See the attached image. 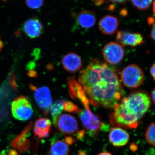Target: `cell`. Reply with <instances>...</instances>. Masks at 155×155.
Wrapping results in <instances>:
<instances>
[{"mask_svg":"<svg viewBox=\"0 0 155 155\" xmlns=\"http://www.w3.org/2000/svg\"><path fill=\"white\" fill-rule=\"evenodd\" d=\"M78 81L95 107L114 108L124 94L118 69L99 59H93L81 70Z\"/></svg>","mask_w":155,"mask_h":155,"instance_id":"obj_1","label":"cell"},{"mask_svg":"<svg viewBox=\"0 0 155 155\" xmlns=\"http://www.w3.org/2000/svg\"><path fill=\"white\" fill-rule=\"evenodd\" d=\"M150 104V98L145 92L138 91L131 93L113 108L114 110L109 116L110 122L115 127L136 128Z\"/></svg>","mask_w":155,"mask_h":155,"instance_id":"obj_2","label":"cell"},{"mask_svg":"<svg viewBox=\"0 0 155 155\" xmlns=\"http://www.w3.org/2000/svg\"><path fill=\"white\" fill-rule=\"evenodd\" d=\"M120 78L126 87L130 89L137 88L144 81V72L137 65L131 64L123 69Z\"/></svg>","mask_w":155,"mask_h":155,"instance_id":"obj_3","label":"cell"},{"mask_svg":"<svg viewBox=\"0 0 155 155\" xmlns=\"http://www.w3.org/2000/svg\"><path fill=\"white\" fill-rule=\"evenodd\" d=\"M84 127L91 136L96 135L100 130L107 128V125L101 122L99 116L92 113L90 109H80L78 113Z\"/></svg>","mask_w":155,"mask_h":155,"instance_id":"obj_4","label":"cell"},{"mask_svg":"<svg viewBox=\"0 0 155 155\" xmlns=\"http://www.w3.org/2000/svg\"><path fill=\"white\" fill-rule=\"evenodd\" d=\"M11 112L14 118L19 121L29 120L32 117L33 108L26 97L20 96L16 98L11 104Z\"/></svg>","mask_w":155,"mask_h":155,"instance_id":"obj_5","label":"cell"},{"mask_svg":"<svg viewBox=\"0 0 155 155\" xmlns=\"http://www.w3.org/2000/svg\"><path fill=\"white\" fill-rule=\"evenodd\" d=\"M103 55L108 64L116 65L123 60L125 51L123 46L121 45L118 43L111 42L104 47Z\"/></svg>","mask_w":155,"mask_h":155,"instance_id":"obj_6","label":"cell"},{"mask_svg":"<svg viewBox=\"0 0 155 155\" xmlns=\"http://www.w3.org/2000/svg\"><path fill=\"white\" fill-rule=\"evenodd\" d=\"M30 87L34 91L35 99L38 105L45 115H48L49 113L50 107L52 104L49 89L46 86L37 87L32 84H30Z\"/></svg>","mask_w":155,"mask_h":155,"instance_id":"obj_7","label":"cell"},{"mask_svg":"<svg viewBox=\"0 0 155 155\" xmlns=\"http://www.w3.org/2000/svg\"><path fill=\"white\" fill-rule=\"evenodd\" d=\"M56 126L61 132L67 135L73 134L78 130L77 120L74 116L68 114H62L59 116Z\"/></svg>","mask_w":155,"mask_h":155,"instance_id":"obj_8","label":"cell"},{"mask_svg":"<svg viewBox=\"0 0 155 155\" xmlns=\"http://www.w3.org/2000/svg\"><path fill=\"white\" fill-rule=\"evenodd\" d=\"M68 81L69 94L71 97L79 100L83 104L85 109H90V102L86 93L80 83L72 77H69Z\"/></svg>","mask_w":155,"mask_h":155,"instance_id":"obj_9","label":"cell"},{"mask_svg":"<svg viewBox=\"0 0 155 155\" xmlns=\"http://www.w3.org/2000/svg\"><path fill=\"white\" fill-rule=\"evenodd\" d=\"M118 43L122 46L135 47L144 43L143 37L140 34L119 31L116 35Z\"/></svg>","mask_w":155,"mask_h":155,"instance_id":"obj_10","label":"cell"},{"mask_svg":"<svg viewBox=\"0 0 155 155\" xmlns=\"http://www.w3.org/2000/svg\"><path fill=\"white\" fill-rule=\"evenodd\" d=\"M61 63L64 69L72 74L79 71L82 67L81 58L75 53L69 52L65 55L62 59Z\"/></svg>","mask_w":155,"mask_h":155,"instance_id":"obj_11","label":"cell"},{"mask_svg":"<svg viewBox=\"0 0 155 155\" xmlns=\"http://www.w3.org/2000/svg\"><path fill=\"white\" fill-rule=\"evenodd\" d=\"M119 25V20L116 17L107 15L100 20L98 26L101 32L103 34L111 35L116 33Z\"/></svg>","mask_w":155,"mask_h":155,"instance_id":"obj_12","label":"cell"},{"mask_svg":"<svg viewBox=\"0 0 155 155\" xmlns=\"http://www.w3.org/2000/svg\"><path fill=\"white\" fill-rule=\"evenodd\" d=\"M109 139L110 142L114 146L122 147L127 144L129 141V135L122 128L114 127L110 130Z\"/></svg>","mask_w":155,"mask_h":155,"instance_id":"obj_13","label":"cell"},{"mask_svg":"<svg viewBox=\"0 0 155 155\" xmlns=\"http://www.w3.org/2000/svg\"><path fill=\"white\" fill-rule=\"evenodd\" d=\"M25 34L31 38H36L43 31V25L37 18H31L25 21L23 26Z\"/></svg>","mask_w":155,"mask_h":155,"instance_id":"obj_14","label":"cell"},{"mask_svg":"<svg viewBox=\"0 0 155 155\" xmlns=\"http://www.w3.org/2000/svg\"><path fill=\"white\" fill-rule=\"evenodd\" d=\"M52 123L49 119L41 118L35 122L33 128L35 135L38 138H46L49 135Z\"/></svg>","mask_w":155,"mask_h":155,"instance_id":"obj_15","label":"cell"},{"mask_svg":"<svg viewBox=\"0 0 155 155\" xmlns=\"http://www.w3.org/2000/svg\"><path fill=\"white\" fill-rule=\"evenodd\" d=\"M96 22L95 14L93 11L84 10L81 11L76 17V22L81 28L90 29L93 27Z\"/></svg>","mask_w":155,"mask_h":155,"instance_id":"obj_16","label":"cell"},{"mask_svg":"<svg viewBox=\"0 0 155 155\" xmlns=\"http://www.w3.org/2000/svg\"><path fill=\"white\" fill-rule=\"evenodd\" d=\"M70 148L68 145L63 140H57L52 143L50 147V155H68Z\"/></svg>","mask_w":155,"mask_h":155,"instance_id":"obj_17","label":"cell"},{"mask_svg":"<svg viewBox=\"0 0 155 155\" xmlns=\"http://www.w3.org/2000/svg\"><path fill=\"white\" fill-rule=\"evenodd\" d=\"M65 101L58 100L52 104L50 107L49 113L52 118L53 124L56 126L58 117L64 110V103Z\"/></svg>","mask_w":155,"mask_h":155,"instance_id":"obj_18","label":"cell"},{"mask_svg":"<svg viewBox=\"0 0 155 155\" xmlns=\"http://www.w3.org/2000/svg\"><path fill=\"white\" fill-rule=\"evenodd\" d=\"M145 137L149 144L155 147V122L151 123L147 127Z\"/></svg>","mask_w":155,"mask_h":155,"instance_id":"obj_19","label":"cell"},{"mask_svg":"<svg viewBox=\"0 0 155 155\" xmlns=\"http://www.w3.org/2000/svg\"><path fill=\"white\" fill-rule=\"evenodd\" d=\"M134 6L140 11H145L149 8L153 0H131Z\"/></svg>","mask_w":155,"mask_h":155,"instance_id":"obj_20","label":"cell"},{"mask_svg":"<svg viewBox=\"0 0 155 155\" xmlns=\"http://www.w3.org/2000/svg\"><path fill=\"white\" fill-rule=\"evenodd\" d=\"M64 110L69 113H78L80 109L72 102L65 101L64 103Z\"/></svg>","mask_w":155,"mask_h":155,"instance_id":"obj_21","label":"cell"},{"mask_svg":"<svg viewBox=\"0 0 155 155\" xmlns=\"http://www.w3.org/2000/svg\"><path fill=\"white\" fill-rule=\"evenodd\" d=\"M25 3L27 7L30 9L36 10L42 6L44 0H25Z\"/></svg>","mask_w":155,"mask_h":155,"instance_id":"obj_22","label":"cell"},{"mask_svg":"<svg viewBox=\"0 0 155 155\" xmlns=\"http://www.w3.org/2000/svg\"><path fill=\"white\" fill-rule=\"evenodd\" d=\"M75 141L74 139L71 137H67L65 138V142L68 145H72Z\"/></svg>","mask_w":155,"mask_h":155,"instance_id":"obj_23","label":"cell"},{"mask_svg":"<svg viewBox=\"0 0 155 155\" xmlns=\"http://www.w3.org/2000/svg\"><path fill=\"white\" fill-rule=\"evenodd\" d=\"M151 38L155 41V22L152 25L151 31L150 34Z\"/></svg>","mask_w":155,"mask_h":155,"instance_id":"obj_24","label":"cell"},{"mask_svg":"<svg viewBox=\"0 0 155 155\" xmlns=\"http://www.w3.org/2000/svg\"><path fill=\"white\" fill-rule=\"evenodd\" d=\"M150 72L151 75L153 78L154 80L155 81V63L151 67Z\"/></svg>","mask_w":155,"mask_h":155,"instance_id":"obj_25","label":"cell"},{"mask_svg":"<svg viewBox=\"0 0 155 155\" xmlns=\"http://www.w3.org/2000/svg\"><path fill=\"white\" fill-rule=\"evenodd\" d=\"M85 134V131L84 130H80V131H78V132H77V135H76L77 138L78 139H80L82 138L84 136Z\"/></svg>","mask_w":155,"mask_h":155,"instance_id":"obj_26","label":"cell"},{"mask_svg":"<svg viewBox=\"0 0 155 155\" xmlns=\"http://www.w3.org/2000/svg\"><path fill=\"white\" fill-rule=\"evenodd\" d=\"M111 2L114 3H119V4H123V3L126 2L127 0H109Z\"/></svg>","mask_w":155,"mask_h":155,"instance_id":"obj_27","label":"cell"},{"mask_svg":"<svg viewBox=\"0 0 155 155\" xmlns=\"http://www.w3.org/2000/svg\"><path fill=\"white\" fill-rule=\"evenodd\" d=\"M151 96L152 99L153 101L155 104V88L152 91Z\"/></svg>","mask_w":155,"mask_h":155,"instance_id":"obj_28","label":"cell"},{"mask_svg":"<svg viewBox=\"0 0 155 155\" xmlns=\"http://www.w3.org/2000/svg\"><path fill=\"white\" fill-rule=\"evenodd\" d=\"M155 22L154 19L153 18H150L148 19V23L150 25H153Z\"/></svg>","mask_w":155,"mask_h":155,"instance_id":"obj_29","label":"cell"},{"mask_svg":"<svg viewBox=\"0 0 155 155\" xmlns=\"http://www.w3.org/2000/svg\"><path fill=\"white\" fill-rule=\"evenodd\" d=\"M98 155H113L111 153L107 152H103L101 153Z\"/></svg>","mask_w":155,"mask_h":155,"instance_id":"obj_30","label":"cell"},{"mask_svg":"<svg viewBox=\"0 0 155 155\" xmlns=\"http://www.w3.org/2000/svg\"><path fill=\"white\" fill-rule=\"evenodd\" d=\"M3 47H4V43L0 38V51L2 50Z\"/></svg>","mask_w":155,"mask_h":155,"instance_id":"obj_31","label":"cell"},{"mask_svg":"<svg viewBox=\"0 0 155 155\" xmlns=\"http://www.w3.org/2000/svg\"><path fill=\"white\" fill-rule=\"evenodd\" d=\"M153 13L154 15L155 16V0L154 1L153 3Z\"/></svg>","mask_w":155,"mask_h":155,"instance_id":"obj_32","label":"cell"}]
</instances>
